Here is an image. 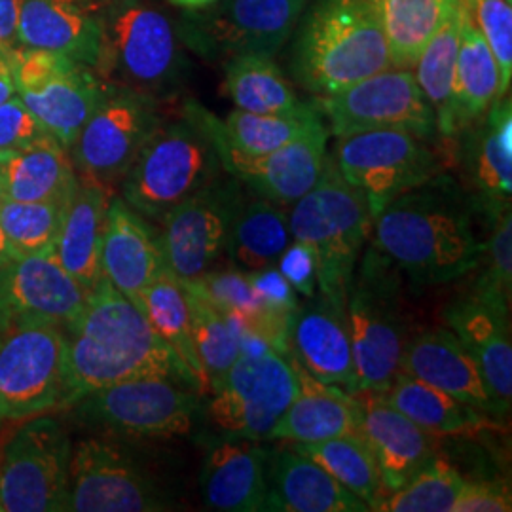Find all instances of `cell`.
I'll use <instances>...</instances> for the list:
<instances>
[{
  "mask_svg": "<svg viewBox=\"0 0 512 512\" xmlns=\"http://www.w3.org/2000/svg\"><path fill=\"white\" fill-rule=\"evenodd\" d=\"M293 448L321 465L351 494L365 501L368 509H372L374 503L384 495L380 467L361 433L310 444H293Z\"/></svg>",
  "mask_w": 512,
  "mask_h": 512,
  "instance_id": "cell-40",
  "label": "cell"
},
{
  "mask_svg": "<svg viewBox=\"0 0 512 512\" xmlns=\"http://www.w3.org/2000/svg\"><path fill=\"white\" fill-rule=\"evenodd\" d=\"M266 440H215L205 456L202 492L209 509L220 512L266 511L272 450Z\"/></svg>",
  "mask_w": 512,
  "mask_h": 512,
  "instance_id": "cell-25",
  "label": "cell"
},
{
  "mask_svg": "<svg viewBox=\"0 0 512 512\" xmlns=\"http://www.w3.org/2000/svg\"><path fill=\"white\" fill-rule=\"evenodd\" d=\"M313 107L334 139L372 129H404L429 141L439 135L435 112L410 69L372 74L340 93L315 97Z\"/></svg>",
  "mask_w": 512,
  "mask_h": 512,
  "instance_id": "cell-16",
  "label": "cell"
},
{
  "mask_svg": "<svg viewBox=\"0 0 512 512\" xmlns=\"http://www.w3.org/2000/svg\"><path fill=\"white\" fill-rule=\"evenodd\" d=\"M304 4L306 0H219L203 10H186L179 37L207 61L241 54L274 57L291 37Z\"/></svg>",
  "mask_w": 512,
  "mask_h": 512,
  "instance_id": "cell-13",
  "label": "cell"
},
{
  "mask_svg": "<svg viewBox=\"0 0 512 512\" xmlns=\"http://www.w3.org/2000/svg\"><path fill=\"white\" fill-rule=\"evenodd\" d=\"M463 482L458 469L437 456L399 488L385 492L370 511L452 512Z\"/></svg>",
  "mask_w": 512,
  "mask_h": 512,
  "instance_id": "cell-43",
  "label": "cell"
},
{
  "mask_svg": "<svg viewBox=\"0 0 512 512\" xmlns=\"http://www.w3.org/2000/svg\"><path fill=\"white\" fill-rule=\"evenodd\" d=\"M461 14L463 2L456 12L450 14L440 25L439 31L427 42L416 61V80L421 92L429 101L437 118V129L442 139H450V116H452V84L458 59L461 38Z\"/></svg>",
  "mask_w": 512,
  "mask_h": 512,
  "instance_id": "cell-41",
  "label": "cell"
},
{
  "mask_svg": "<svg viewBox=\"0 0 512 512\" xmlns=\"http://www.w3.org/2000/svg\"><path fill=\"white\" fill-rule=\"evenodd\" d=\"M171 509L169 499L137 463L107 439L78 440L69 465V505L76 512H152Z\"/></svg>",
  "mask_w": 512,
  "mask_h": 512,
  "instance_id": "cell-18",
  "label": "cell"
},
{
  "mask_svg": "<svg viewBox=\"0 0 512 512\" xmlns=\"http://www.w3.org/2000/svg\"><path fill=\"white\" fill-rule=\"evenodd\" d=\"M512 492L505 480H467L452 512H509Z\"/></svg>",
  "mask_w": 512,
  "mask_h": 512,
  "instance_id": "cell-49",
  "label": "cell"
},
{
  "mask_svg": "<svg viewBox=\"0 0 512 512\" xmlns=\"http://www.w3.org/2000/svg\"><path fill=\"white\" fill-rule=\"evenodd\" d=\"M217 150L222 169L262 200L291 207L319 181L327 164L329 129L317 118L294 141L268 154L251 156L230 147L209 122V110L192 101Z\"/></svg>",
  "mask_w": 512,
  "mask_h": 512,
  "instance_id": "cell-17",
  "label": "cell"
},
{
  "mask_svg": "<svg viewBox=\"0 0 512 512\" xmlns=\"http://www.w3.org/2000/svg\"><path fill=\"white\" fill-rule=\"evenodd\" d=\"M186 294L192 317L194 348L203 370V395H209L241 355L238 336L226 315L207 302L202 294L192 291L190 287H186Z\"/></svg>",
  "mask_w": 512,
  "mask_h": 512,
  "instance_id": "cell-42",
  "label": "cell"
},
{
  "mask_svg": "<svg viewBox=\"0 0 512 512\" xmlns=\"http://www.w3.org/2000/svg\"><path fill=\"white\" fill-rule=\"evenodd\" d=\"M463 4L494 54L501 76V95H507L512 78L511 0H463Z\"/></svg>",
  "mask_w": 512,
  "mask_h": 512,
  "instance_id": "cell-46",
  "label": "cell"
},
{
  "mask_svg": "<svg viewBox=\"0 0 512 512\" xmlns=\"http://www.w3.org/2000/svg\"><path fill=\"white\" fill-rule=\"evenodd\" d=\"M380 395L435 439L475 437L482 431L499 427L494 416L461 403L452 395L404 372H399Z\"/></svg>",
  "mask_w": 512,
  "mask_h": 512,
  "instance_id": "cell-33",
  "label": "cell"
},
{
  "mask_svg": "<svg viewBox=\"0 0 512 512\" xmlns=\"http://www.w3.org/2000/svg\"><path fill=\"white\" fill-rule=\"evenodd\" d=\"M101 268L133 304L165 268L160 232L122 198H110Z\"/></svg>",
  "mask_w": 512,
  "mask_h": 512,
  "instance_id": "cell-26",
  "label": "cell"
},
{
  "mask_svg": "<svg viewBox=\"0 0 512 512\" xmlns=\"http://www.w3.org/2000/svg\"><path fill=\"white\" fill-rule=\"evenodd\" d=\"M404 283L403 272L370 241L346 300L357 393H382L401 372L404 346L412 336Z\"/></svg>",
  "mask_w": 512,
  "mask_h": 512,
  "instance_id": "cell-4",
  "label": "cell"
},
{
  "mask_svg": "<svg viewBox=\"0 0 512 512\" xmlns=\"http://www.w3.org/2000/svg\"><path fill=\"white\" fill-rule=\"evenodd\" d=\"M110 0H21L18 42L95 67Z\"/></svg>",
  "mask_w": 512,
  "mask_h": 512,
  "instance_id": "cell-22",
  "label": "cell"
},
{
  "mask_svg": "<svg viewBox=\"0 0 512 512\" xmlns=\"http://www.w3.org/2000/svg\"><path fill=\"white\" fill-rule=\"evenodd\" d=\"M393 69L372 0H317L291 52V74L313 97H329L372 74Z\"/></svg>",
  "mask_w": 512,
  "mask_h": 512,
  "instance_id": "cell-3",
  "label": "cell"
},
{
  "mask_svg": "<svg viewBox=\"0 0 512 512\" xmlns=\"http://www.w3.org/2000/svg\"><path fill=\"white\" fill-rule=\"evenodd\" d=\"M222 93L236 109L256 114H285L304 105L272 55L241 54L224 61Z\"/></svg>",
  "mask_w": 512,
  "mask_h": 512,
  "instance_id": "cell-36",
  "label": "cell"
},
{
  "mask_svg": "<svg viewBox=\"0 0 512 512\" xmlns=\"http://www.w3.org/2000/svg\"><path fill=\"white\" fill-rule=\"evenodd\" d=\"M14 95H16V86L8 65V48H0V105Z\"/></svg>",
  "mask_w": 512,
  "mask_h": 512,
  "instance_id": "cell-52",
  "label": "cell"
},
{
  "mask_svg": "<svg viewBox=\"0 0 512 512\" xmlns=\"http://www.w3.org/2000/svg\"><path fill=\"white\" fill-rule=\"evenodd\" d=\"M71 452V439L55 418L25 423L2 454L0 511H67Z\"/></svg>",
  "mask_w": 512,
  "mask_h": 512,
  "instance_id": "cell-15",
  "label": "cell"
},
{
  "mask_svg": "<svg viewBox=\"0 0 512 512\" xmlns=\"http://www.w3.org/2000/svg\"><path fill=\"white\" fill-rule=\"evenodd\" d=\"M494 222L465 186L440 173L389 203L370 238L412 285L435 287L478 268Z\"/></svg>",
  "mask_w": 512,
  "mask_h": 512,
  "instance_id": "cell-1",
  "label": "cell"
},
{
  "mask_svg": "<svg viewBox=\"0 0 512 512\" xmlns=\"http://www.w3.org/2000/svg\"><path fill=\"white\" fill-rule=\"evenodd\" d=\"M275 268L289 281L298 296L308 300L317 294V258L308 243L293 239L279 256Z\"/></svg>",
  "mask_w": 512,
  "mask_h": 512,
  "instance_id": "cell-48",
  "label": "cell"
},
{
  "mask_svg": "<svg viewBox=\"0 0 512 512\" xmlns=\"http://www.w3.org/2000/svg\"><path fill=\"white\" fill-rule=\"evenodd\" d=\"M401 372L495 416L482 372L458 336L444 327L414 332L404 346Z\"/></svg>",
  "mask_w": 512,
  "mask_h": 512,
  "instance_id": "cell-28",
  "label": "cell"
},
{
  "mask_svg": "<svg viewBox=\"0 0 512 512\" xmlns=\"http://www.w3.org/2000/svg\"><path fill=\"white\" fill-rule=\"evenodd\" d=\"M135 306L143 311L150 327L156 330V334L177 353V357L190 370L203 395V370L194 348L190 304L183 281H179L164 268L139 296V302Z\"/></svg>",
  "mask_w": 512,
  "mask_h": 512,
  "instance_id": "cell-38",
  "label": "cell"
},
{
  "mask_svg": "<svg viewBox=\"0 0 512 512\" xmlns=\"http://www.w3.org/2000/svg\"><path fill=\"white\" fill-rule=\"evenodd\" d=\"M355 397L361 404L359 433L380 467L385 492L399 488L439 456L435 437L408 420L380 393L365 391Z\"/></svg>",
  "mask_w": 512,
  "mask_h": 512,
  "instance_id": "cell-27",
  "label": "cell"
},
{
  "mask_svg": "<svg viewBox=\"0 0 512 512\" xmlns=\"http://www.w3.org/2000/svg\"><path fill=\"white\" fill-rule=\"evenodd\" d=\"M372 213L363 194L340 175L332 154L313 184L289 209L291 236L317 258V293L346 311L349 285L372 236Z\"/></svg>",
  "mask_w": 512,
  "mask_h": 512,
  "instance_id": "cell-5",
  "label": "cell"
},
{
  "mask_svg": "<svg viewBox=\"0 0 512 512\" xmlns=\"http://www.w3.org/2000/svg\"><path fill=\"white\" fill-rule=\"evenodd\" d=\"M291 363L298 376V393L266 442L310 444L357 435L361 427L359 399L340 387L315 380L293 359Z\"/></svg>",
  "mask_w": 512,
  "mask_h": 512,
  "instance_id": "cell-29",
  "label": "cell"
},
{
  "mask_svg": "<svg viewBox=\"0 0 512 512\" xmlns=\"http://www.w3.org/2000/svg\"><path fill=\"white\" fill-rule=\"evenodd\" d=\"M88 294L54 249L18 256L0 268V334L33 323L65 329L84 310Z\"/></svg>",
  "mask_w": 512,
  "mask_h": 512,
  "instance_id": "cell-19",
  "label": "cell"
},
{
  "mask_svg": "<svg viewBox=\"0 0 512 512\" xmlns=\"http://www.w3.org/2000/svg\"><path fill=\"white\" fill-rule=\"evenodd\" d=\"M321 118L313 103H304L298 110L285 114H256L232 110L224 120L209 110V122L220 137L239 152L258 156L289 145L304 129Z\"/></svg>",
  "mask_w": 512,
  "mask_h": 512,
  "instance_id": "cell-39",
  "label": "cell"
},
{
  "mask_svg": "<svg viewBox=\"0 0 512 512\" xmlns=\"http://www.w3.org/2000/svg\"><path fill=\"white\" fill-rule=\"evenodd\" d=\"M76 184L69 150L50 133L27 147L0 154V188L8 200L67 203Z\"/></svg>",
  "mask_w": 512,
  "mask_h": 512,
  "instance_id": "cell-31",
  "label": "cell"
},
{
  "mask_svg": "<svg viewBox=\"0 0 512 512\" xmlns=\"http://www.w3.org/2000/svg\"><path fill=\"white\" fill-rule=\"evenodd\" d=\"M219 173L217 150L190 99L179 116L162 118L150 133L120 183V198L145 219L160 222Z\"/></svg>",
  "mask_w": 512,
  "mask_h": 512,
  "instance_id": "cell-6",
  "label": "cell"
},
{
  "mask_svg": "<svg viewBox=\"0 0 512 512\" xmlns=\"http://www.w3.org/2000/svg\"><path fill=\"white\" fill-rule=\"evenodd\" d=\"M71 408L80 420L110 435L175 439L192 433L200 414V393L173 378L143 376L101 387Z\"/></svg>",
  "mask_w": 512,
  "mask_h": 512,
  "instance_id": "cell-9",
  "label": "cell"
},
{
  "mask_svg": "<svg viewBox=\"0 0 512 512\" xmlns=\"http://www.w3.org/2000/svg\"><path fill=\"white\" fill-rule=\"evenodd\" d=\"M266 511L366 512L370 509L321 465L291 446L272 450L270 454Z\"/></svg>",
  "mask_w": 512,
  "mask_h": 512,
  "instance_id": "cell-30",
  "label": "cell"
},
{
  "mask_svg": "<svg viewBox=\"0 0 512 512\" xmlns=\"http://www.w3.org/2000/svg\"><path fill=\"white\" fill-rule=\"evenodd\" d=\"M158 101L145 93L112 86L69 148L80 181L110 192L160 124Z\"/></svg>",
  "mask_w": 512,
  "mask_h": 512,
  "instance_id": "cell-14",
  "label": "cell"
},
{
  "mask_svg": "<svg viewBox=\"0 0 512 512\" xmlns=\"http://www.w3.org/2000/svg\"><path fill=\"white\" fill-rule=\"evenodd\" d=\"M169 2H173L175 6H181L184 10H203L213 6L219 0H169Z\"/></svg>",
  "mask_w": 512,
  "mask_h": 512,
  "instance_id": "cell-54",
  "label": "cell"
},
{
  "mask_svg": "<svg viewBox=\"0 0 512 512\" xmlns=\"http://www.w3.org/2000/svg\"><path fill=\"white\" fill-rule=\"evenodd\" d=\"M109 88L92 67L65 57L52 73L18 95L55 141L69 150Z\"/></svg>",
  "mask_w": 512,
  "mask_h": 512,
  "instance_id": "cell-24",
  "label": "cell"
},
{
  "mask_svg": "<svg viewBox=\"0 0 512 512\" xmlns=\"http://www.w3.org/2000/svg\"><path fill=\"white\" fill-rule=\"evenodd\" d=\"M384 27L393 69H414L427 42L463 0H372Z\"/></svg>",
  "mask_w": 512,
  "mask_h": 512,
  "instance_id": "cell-37",
  "label": "cell"
},
{
  "mask_svg": "<svg viewBox=\"0 0 512 512\" xmlns=\"http://www.w3.org/2000/svg\"><path fill=\"white\" fill-rule=\"evenodd\" d=\"M442 321L471 353L494 403L495 416L511 412V310L465 294L442 310Z\"/></svg>",
  "mask_w": 512,
  "mask_h": 512,
  "instance_id": "cell-20",
  "label": "cell"
},
{
  "mask_svg": "<svg viewBox=\"0 0 512 512\" xmlns=\"http://www.w3.org/2000/svg\"><path fill=\"white\" fill-rule=\"evenodd\" d=\"M289 357L315 380L357 393V376L346 311L317 293L294 311L289 329Z\"/></svg>",
  "mask_w": 512,
  "mask_h": 512,
  "instance_id": "cell-23",
  "label": "cell"
},
{
  "mask_svg": "<svg viewBox=\"0 0 512 512\" xmlns=\"http://www.w3.org/2000/svg\"><path fill=\"white\" fill-rule=\"evenodd\" d=\"M480 272L476 275L471 293L511 310L512 296V215L511 209L503 211L495 219L486 251L478 262Z\"/></svg>",
  "mask_w": 512,
  "mask_h": 512,
  "instance_id": "cell-45",
  "label": "cell"
},
{
  "mask_svg": "<svg viewBox=\"0 0 512 512\" xmlns=\"http://www.w3.org/2000/svg\"><path fill=\"white\" fill-rule=\"evenodd\" d=\"M247 277H249L256 294L264 300V304L270 310L293 319L294 311L298 310V306H300L298 294L294 293L289 281L281 275L275 266L256 270V272H247Z\"/></svg>",
  "mask_w": 512,
  "mask_h": 512,
  "instance_id": "cell-50",
  "label": "cell"
},
{
  "mask_svg": "<svg viewBox=\"0 0 512 512\" xmlns=\"http://www.w3.org/2000/svg\"><path fill=\"white\" fill-rule=\"evenodd\" d=\"M67 408V334L33 323L0 334V421Z\"/></svg>",
  "mask_w": 512,
  "mask_h": 512,
  "instance_id": "cell-11",
  "label": "cell"
},
{
  "mask_svg": "<svg viewBox=\"0 0 512 512\" xmlns=\"http://www.w3.org/2000/svg\"><path fill=\"white\" fill-rule=\"evenodd\" d=\"M65 334L67 408L101 387L143 376L173 378L200 393L177 353L107 277L90 291L84 310L65 327Z\"/></svg>",
  "mask_w": 512,
  "mask_h": 512,
  "instance_id": "cell-2",
  "label": "cell"
},
{
  "mask_svg": "<svg viewBox=\"0 0 512 512\" xmlns=\"http://www.w3.org/2000/svg\"><path fill=\"white\" fill-rule=\"evenodd\" d=\"M340 175L363 194L372 219L404 192L444 173L446 162L429 139L404 129H372L336 139Z\"/></svg>",
  "mask_w": 512,
  "mask_h": 512,
  "instance_id": "cell-8",
  "label": "cell"
},
{
  "mask_svg": "<svg viewBox=\"0 0 512 512\" xmlns=\"http://www.w3.org/2000/svg\"><path fill=\"white\" fill-rule=\"evenodd\" d=\"M247 200L243 184L224 169L202 190L173 207L158 224L165 268L190 283L226 253L232 224Z\"/></svg>",
  "mask_w": 512,
  "mask_h": 512,
  "instance_id": "cell-12",
  "label": "cell"
},
{
  "mask_svg": "<svg viewBox=\"0 0 512 512\" xmlns=\"http://www.w3.org/2000/svg\"><path fill=\"white\" fill-rule=\"evenodd\" d=\"M46 133L48 131L25 107L18 93L0 105V154L27 147Z\"/></svg>",
  "mask_w": 512,
  "mask_h": 512,
  "instance_id": "cell-47",
  "label": "cell"
},
{
  "mask_svg": "<svg viewBox=\"0 0 512 512\" xmlns=\"http://www.w3.org/2000/svg\"><path fill=\"white\" fill-rule=\"evenodd\" d=\"M459 162L465 188L492 219L511 209L512 105L509 93L495 99L488 112L459 133Z\"/></svg>",
  "mask_w": 512,
  "mask_h": 512,
  "instance_id": "cell-21",
  "label": "cell"
},
{
  "mask_svg": "<svg viewBox=\"0 0 512 512\" xmlns=\"http://www.w3.org/2000/svg\"><path fill=\"white\" fill-rule=\"evenodd\" d=\"M4 200V194H2V188H0V202Z\"/></svg>",
  "mask_w": 512,
  "mask_h": 512,
  "instance_id": "cell-55",
  "label": "cell"
},
{
  "mask_svg": "<svg viewBox=\"0 0 512 512\" xmlns=\"http://www.w3.org/2000/svg\"><path fill=\"white\" fill-rule=\"evenodd\" d=\"M21 0H0V48H16Z\"/></svg>",
  "mask_w": 512,
  "mask_h": 512,
  "instance_id": "cell-51",
  "label": "cell"
},
{
  "mask_svg": "<svg viewBox=\"0 0 512 512\" xmlns=\"http://www.w3.org/2000/svg\"><path fill=\"white\" fill-rule=\"evenodd\" d=\"M501 95V76L488 42L476 29L465 4L461 14V38L452 84L450 139L473 126Z\"/></svg>",
  "mask_w": 512,
  "mask_h": 512,
  "instance_id": "cell-34",
  "label": "cell"
},
{
  "mask_svg": "<svg viewBox=\"0 0 512 512\" xmlns=\"http://www.w3.org/2000/svg\"><path fill=\"white\" fill-rule=\"evenodd\" d=\"M298 393L289 357L275 349L239 355L209 393L207 418L220 437L268 440Z\"/></svg>",
  "mask_w": 512,
  "mask_h": 512,
  "instance_id": "cell-10",
  "label": "cell"
},
{
  "mask_svg": "<svg viewBox=\"0 0 512 512\" xmlns=\"http://www.w3.org/2000/svg\"><path fill=\"white\" fill-rule=\"evenodd\" d=\"M67 203L18 202L4 198L0 202V228L14 253L37 255L52 249Z\"/></svg>",
  "mask_w": 512,
  "mask_h": 512,
  "instance_id": "cell-44",
  "label": "cell"
},
{
  "mask_svg": "<svg viewBox=\"0 0 512 512\" xmlns=\"http://www.w3.org/2000/svg\"><path fill=\"white\" fill-rule=\"evenodd\" d=\"M291 241L289 209L255 196L239 209L224 255L241 272H256L275 266Z\"/></svg>",
  "mask_w": 512,
  "mask_h": 512,
  "instance_id": "cell-35",
  "label": "cell"
},
{
  "mask_svg": "<svg viewBox=\"0 0 512 512\" xmlns=\"http://www.w3.org/2000/svg\"><path fill=\"white\" fill-rule=\"evenodd\" d=\"M110 198L105 188L78 179L52 247L61 266L88 291L103 279L101 249Z\"/></svg>",
  "mask_w": 512,
  "mask_h": 512,
  "instance_id": "cell-32",
  "label": "cell"
},
{
  "mask_svg": "<svg viewBox=\"0 0 512 512\" xmlns=\"http://www.w3.org/2000/svg\"><path fill=\"white\" fill-rule=\"evenodd\" d=\"M14 258H18V255L14 253L12 245L8 243V239H6L4 232H2V228H0V268H2V266H6L8 262H12Z\"/></svg>",
  "mask_w": 512,
  "mask_h": 512,
  "instance_id": "cell-53",
  "label": "cell"
},
{
  "mask_svg": "<svg viewBox=\"0 0 512 512\" xmlns=\"http://www.w3.org/2000/svg\"><path fill=\"white\" fill-rule=\"evenodd\" d=\"M183 40L173 23L145 0H110L93 71L112 86L171 97L183 86Z\"/></svg>",
  "mask_w": 512,
  "mask_h": 512,
  "instance_id": "cell-7",
  "label": "cell"
}]
</instances>
